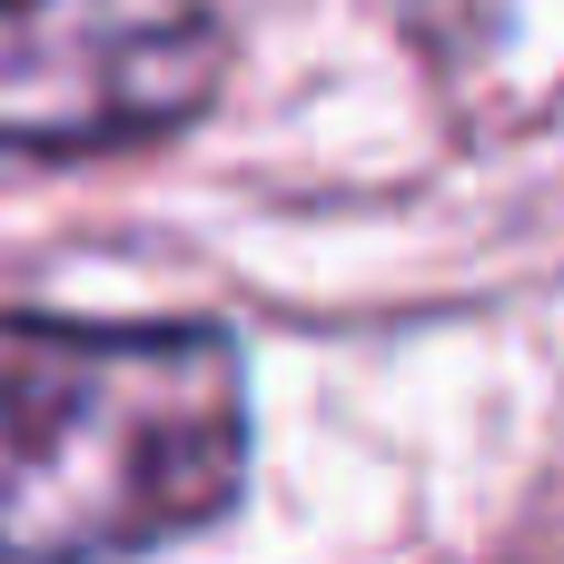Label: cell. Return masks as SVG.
<instances>
[{"mask_svg":"<svg viewBox=\"0 0 564 564\" xmlns=\"http://www.w3.org/2000/svg\"><path fill=\"white\" fill-rule=\"evenodd\" d=\"M248 486L228 327L0 317V564H119L218 525Z\"/></svg>","mask_w":564,"mask_h":564,"instance_id":"obj_1","label":"cell"},{"mask_svg":"<svg viewBox=\"0 0 564 564\" xmlns=\"http://www.w3.org/2000/svg\"><path fill=\"white\" fill-rule=\"evenodd\" d=\"M228 79L208 0H0V159H109L188 129Z\"/></svg>","mask_w":564,"mask_h":564,"instance_id":"obj_2","label":"cell"}]
</instances>
